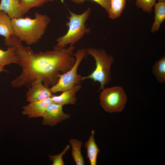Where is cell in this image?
Segmentation results:
<instances>
[{
    "instance_id": "1",
    "label": "cell",
    "mask_w": 165,
    "mask_h": 165,
    "mask_svg": "<svg viewBox=\"0 0 165 165\" xmlns=\"http://www.w3.org/2000/svg\"><path fill=\"white\" fill-rule=\"evenodd\" d=\"M14 35L5 45L14 47L18 58L17 64L22 68L21 74L11 82L12 86L30 87L37 79L49 87L57 82L60 74L68 71L75 61L74 46L68 48L55 46L53 50L44 52H34L29 46H23Z\"/></svg>"
},
{
    "instance_id": "2",
    "label": "cell",
    "mask_w": 165,
    "mask_h": 165,
    "mask_svg": "<svg viewBox=\"0 0 165 165\" xmlns=\"http://www.w3.org/2000/svg\"><path fill=\"white\" fill-rule=\"evenodd\" d=\"M50 21L48 16L38 12L35 13L33 19L28 17L11 19L13 35L28 45L35 44L40 39Z\"/></svg>"
},
{
    "instance_id": "3",
    "label": "cell",
    "mask_w": 165,
    "mask_h": 165,
    "mask_svg": "<svg viewBox=\"0 0 165 165\" xmlns=\"http://www.w3.org/2000/svg\"><path fill=\"white\" fill-rule=\"evenodd\" d=\"M69 21L66 23L68 28L67 33L57 39V46L62 47L67 45L74 46L86 34L90 33V28H87L86 22L90 16L91 12L90 8H87L83 13L77 14L68 10Z\"/></svg>"
},
{
    "instance_id": "4",
    "label": "cell",
    "mask_w": 165,
    "mask_h": 165,
    "mask_svg": "<svg viewBox=\"0 0 165 165\" xmlns=\"http://www.w3.org/2000/svg\"><path fill=\"white\" fill-rule=\"evenodd\" d=\"M87 54L94 58L96 63L95 69L88 75L82 76V81L90 79L94 82H97L100 84L99 91L105 88L111 79L110 69L114 61V57L108 54L103 49L89 47L87 48Z\"/></svg>"
},
{
    "instance_id": "5",
    "label": "cell",
    "mask_w": 165,
    "mask_h": 165,
    "mask_svg": "<svg viewBox=\"0 0 165 165\" xmlns=\"http://www.w3.org/2000/svg\"><path fill=\"white\" fill-rule=\"evenodd\" d=\"M87 54L86 50L82 48L74 53L75 61L72 66L66 72L60 74L57 83L50 88L53 93L69 89L82 81V76L78 74V68Z\"/></svg>"
},
{
    "instance_id": "6",
    "label": "cell",
    "mask_w": 165,
    "mask_h": 165,
    "mask_svg": "<svg viewBox=\"0 0 165 165\" xmlns=\"http://www.w3.org/2000/svg\"><path fill=\"white\" fill-rule=\"evenodd\" d=\"M101 105L107 112H118L124 108L127 101L123 89L119 86L104 88L100 94Z\"/></svg>"
},
{
    "instance_id": "7",
    "label": "cell",
    "mask_w": 165,
    "mask_h": 165,
    "mask_svg": "<svg viewBox=\"0 0 165 165\" xmlns=\"http://www.w3.org/2000/svg\"><path fill=\"white\" fill-rule=\"evenodd\" d=\"M63 106L52 102L47 107L42 116V124L53 127L70 118L63 110Z\"/></svg>"
},
{
    "instance_id": "8",
    "label": "cell",
    "mask_w": 165,
    "mask_h": 165,
    "mask_svg": "<svg viewBox=\"0 0 165 165\" xmlns=\"http://www.w3.org/2000/svg\"><path fill=\"white\" fill-rule=\"evenodd\" d=\"M53 95L50 88L45 86L42 81L37 79L31 84L26 94V100L29 102L40 101L50 97Z\"/></svg>"
},
{
    "instance_id": "9",
    "label": "cell",
    "mask_w": 165,
    "mask_h": 165,
    "mask_svg": "<svg viewBox=\"0 0 165 165\" xmlns=\"http://www.w3.org/2000/svg\"><path fill=\"white\" fill-rule=\"evenodd\" d=\"M52 102L50 97L29 102L23 107L22 114L30 118L42 117L47 107Z\"/></svg>"
},
{
    "instance_id": "10",
    "label": "cell",
    "mask_w": 165,
    "mask_h": 165,
    "mask_svg": "<svg viewBox=\"0 0 165 165\" xmlns=\"http://www.w3.org/2000/svg\"><path fill=\"white\" fill-rule=\"evenodd\" d=\"M81 87L80 84L76 85L69 89L62 91L59 95H53L51 97L52 102L63 106L75 104L77 100L76 94Z\"/></svg>"
},
{
    "instance_id": "11",
    "label": "cell",
    "mask_w": 165,
    "mask_h": 165,
    "mask_svg": "<svg viewBox=\"0 0 165 165\" xmlns=\"http://www.w3.org/2000/svg\"><path fill=\"white\" fill-rule=\"evenodd\" d=\"M0 11L5 12L11 19L22 17L23 16L17 0H0Z\"/></svg>"
},
{
    "instance_id": "12",
    "label": "cell",
    "mask_w": 165,
    "mask_h": 165,
    "mask_svg": "<svg viewBox=\"0 0 165 165\" xmlns=\"http://www.w3.org/2000/svg\"><path fill=\"white\" fill-rule=\"evenodd\" d=\"M14 31L11 19L4 11H0V35L5 38V43L9 41Z\"/></svg>"
},
{
    "instance_id": "13",
    "label": "cell",
    "mask_w": 165,
    "mask_h": 165,
    "mask_svg": "<svg viewBox=\"0 0 165 165\" xmlns=\"http://www.w3.org/2000/svg\"><path fill=\"white\" fill-rule=\"evenodd\" d=\"M94 133V130H92L90 136L84 145L87 151V157L91 165H97V156L100 151L95 141Z\"/></svg>"
},
{
    "instance_id": "14",
    "label": "cell",
    "mask_w": 165,
    "mask_h": 165,
    "mask_svg": "<svg viewBox=\"0 0 165 165\" xmlns=\"http://www.w3.org/2000/svg\"><path fill=\"white\" fill-rule=\"evenodd\" d=\"M154 6V20L151 28V31H158L165 19V2L160 1L156 3Z\"/></svg>"
},
{
    "instance_id": "15",
    "label": "cell",
    "mask_w": 165,
    "mask_h": 165,
    "mask_svg": "<svg viewBox=\"0 0 165 165\" xmlns=\"http://www.w3.org/2000/svg\"><path fill=\"white\" fill-rule=\"evenodd\" d=\"M18 58L15 48L8 46L6 50L0 49V65L4 66L12 64H17Z\"/></svg>"
},
{
    "instance_id": "16",
    "label": "cell",
    "mask_w": 165,
    "mask_h": 165,
    "mask_svg": "<svg viewBox=\"0 0 165 165\" xmlns=\"http://www.w3.org/2000/svg\"><path fill=\"white\" fill-rule=\"evenodd\" d=\"M69 143L72 148V155L76 165H84V159L81 152L82 143L80 140L76 139H71Z\"/></svg>"
},
{
    "instance_id": "17",
    "label": "cell",
    "mask_w": 165,
    "mask_h": 165,
    "mask_svg": "<svg viewBox=\"0 0 165 165\" xmlns=\"http://www.w3.org/2000/svg\"><path fill=\"white\" fill-rule=\"evenodd\" d=\"M126 4V0H110V6L108 12L109 17L115 19L120 16Z\"/></svg>"
},
{
    "instance_id": "18",
    "label": "cell",
    "mask_w": 165,
    "mask_h": 165,
    "mask_svg": "<svg viewBox=\"0 0 165 165\" xmlns=\"http://www.w3.org/2000/svg\"><path fill=\"white\" fill-rule=\"evenodd\" d=\"M152 71L160 83L165 82V57L163 56L153 65Z\"/></svg>"
},
{
    "instance_id": "19",
    "label": "cell",
    "mask_w": 165,
    "mask_h": 165,
    "mask_svg": "<svg viewBox=\"0 0 165 165\" xmlns=\"http://www.w3.org/2000/svg\"><path fill=\"white\" fill-rule=\"evenodd\" d=\"M45 3V0H19L20 11L24 15L28 13L31 8L39 7Z\"/></svg>"
},
{
    "instance_id": "20",
    "label": "cell",
    "mask_w": 165,
    "mask_h": 165,
    "mask_svg": "<svg viewBox=\"0 0 165 165\" xmlns=\"http://www.w3.org/2000/svg\"><path fill=\"white\" fill-rule=\"evenodd\" d=\"M156 0H136V5L144 11L150 13L156 3Z\"/></svg>"
},
{
    "instance_id": "21",
    "label": "cell",
    "mask_w": 165,
    "mask_h": 165,
    "mask_svg": "<svg viewBox=\"0 0 165 165\" xmlns=\"http://www.w3.org/2000/svg\"><path fill=\"white\" fill-rule=\"evenodd\" d=\"M70 148V146L67 145L63 150L60 154L54 155H50V160L52 162L53 165H64L65 164L63 160V156Z\"/></svg>"
},
{
    "instance_id": "22",
    "label": "cell",
    "mask_w": 165,
    "mask_h": 165,
    "mask_svg": "<svg viewBox=\"0 0 165 165\" xmlns=\"http://www.w3.org/2000/svg\"><path fill=\"white\" fill-rule=\"evenodd\" d=\"M72 2L77 4H81L87 0H70ZM94 1L101 6L108 12L110 6V0H90Z\"/></svg>"
},
{
    "instance_id": "23",
    "label": "cell",
    "mask_w": 165,
    "mask_h": 165,
    "mask_svg": "<svg viewBox=\"0 0 165 165\" xmlns=\"http://www.w3.org/2000/svg\"><path fill=\"white\" fill-rule=\"evenodd\" d=\"M7 70L4 68V66L0 65V73L2 72H7Z\"/></svg>"
},
{
    "instance_id": "24",
    "label": "cell",
    "mask_w": 165,
    "mask_h": 165,
    "mask_svg": "<svg viewBox=\"0 0 165 165\" xmlns=\"http://www.w3.org/2000/svg\"><path fill=\"white\" fill-rule=\"evenodd\" d=\"M57 0H45V3L47 2H53L54 1Z\"/></svg>"
},
{
    "instance_id": "25",
    "label": "cell",
    "mask_w": 165,
    "mask_h": 165,
    "mask_svg": "<svg viewBox=\"0 0 165 165\" xmlns=\"http://www.w3.org/2000/svg\"><path fill=\"white\" fill-rule=\"evenodd\" d=\"M159 1H165V0H158Z\"/></svg>"
},
{
    "instance_id": "26",
    "label": "cell",
    "mask_w": 165,
    "mask_h": 165,
    "mask_svg": "<svg viewBox=\"0 0 165 165\" xmlns=\"http://www.w3.org/2000/svg\"><path fill=\"white\" fill-rule=\"evenodd\" d=\"M17 0L18 1H19V0Z\"/></svg>"
}]
</instances>
